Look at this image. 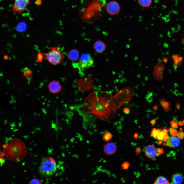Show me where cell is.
<instances>
[{
	"instance_id": "cell-25",
	"label": "cell",
	"mask_w": 184,
	"mask_h": 184,
	"mask_svg": "<svg viewBox=\"0 0 184 184\" xmlns=\"http://www.w3.org/2000/svg\"><path fill=\"white\" fill-rule=\"evenodd\" d=\"M177 136L179 139H182L184 138V132L182 131H179L178 132Z\"/></svg>"
},
{
	"instance_id": "cell-14",
	"label": "cell",
	"mask_w": 184,
	"mask_h": 184,
	"mask_svg": "<svg viewBox=\"0 0 184 184\" xmlns=\"http://www.w3.org/2000/svg\"><path fill=\"white\" fill-rule=\"evenodd\" d=\"M183 181V177L181 174L177 173L173 175L172 178V183L173 184H180Z\"/></svg>"
},
{
	"instance_id": "cell-10",
	"label": "cell",
	"mask_w": 184,
	"mask_h": 184,
	"mask_svg": "<svg viewBox=\"0 0 184 184\" xmlns=\"http://www.w3.org/2000/svg\"><path fill=\"white\" fill-rule=\"evenodd\" d=\"M48 88L49 91L53 94H57L61 90V85L59 82L53 80L49 84Z\"/></svg>"
},
{
	"instance_id": "cell-8",
	"label": "cell",
	"mask_w": 184,
	"mask_h": 184,
	"mask_svg": "<svg viewBox=\"0 0 184 184\" xmlns=\"http://www.w3.org/2000/svg\"><path fill=\"white\" fill-rule=\"evenodd\" d=\"M106 8L108 13L112 15L118 14L120 10L119 4L115 1H112L109 2L106 5Z\"/></svg>"
},
{
	"instance_id": "cell-21",
	"label": "cell",
	"mask_w": 184,
	"mask_h": 184,
	"mask_svg": "<svg viewBox=\"0 0 184 184\" xmlns=\"http://www.w3.org/2000/svg\"><path fill=\"white\" fill-rule=\"evenodd\" d=\"M169 131L170 135L173 136H176L178 133L177 130L175 128H170Z\"/></svg>"
},
{
	"instance_id": "cell-15",
	"label": "cell",
	"mask_w": 184,
	"mask_h": 184,
	"mask_svg": "<svg viewBox=\"0 0 184 184\" xmlns=\"http://www.w3.org/2000/svg\"><path fill=\"white\" fill-rule=\"evenodd\" d=\"M160 104L165 112H168V110L170 107V103L166 101L164 98H163L159 100Z\"/></svg>"
},
{
	"instance_id": "cell-27",
	"label": "cell",
	"mask_w": 184,
	"mask_h": 184,
	"mask_svg": "<svg viewBox=\"0 0 184 184\" xmlns=\"http://www.w3.org/2000/svg\"><path fill=\"white\" fill-rule=\"evenodd\" d=\"M40 181L38 179H34L31 180L29 184H40Z\"/></svg>"
},
{
	"instance_id": "cell-19",
	"label": "cell",
	"mask_w": 184,
	"mask_h": 184,
	"mask_svg": "<svg viewBox=\"0 0 184 184\" xmlns=\"http://www.w3.org/2000/svg\"><path fill=\"white\" fill-rule=\"evenodd\" d=\"M139 5L143 7H147L151 4L152 0H138Z\"/></svg>"
},
{
	"instance_id": "cell-41",
	"label": "cell",
	"mask_w": 184,
	"mask_h": 184,
	"mask_svg": "<svg viewBox=\"0 0 184 184\" xmlns=\"http://www.w3.org/2000/svg\"><path fill=\"white\" fill-rule=\"evenodd\" d=\"M158 108V106L157 105H155L153 107V108L155 110H157Z\"/></svg>"
},
{
	"instance_id": "cell-44",
	"label": "cell",
	"mask_w": 184,
	"mask_h": 184,
	"mask_svg": "<svg viewBox=\"0 0 184 184\" xmlns=\"http://www.w3.org/2000/svg\"><path fill=\"white\" fill-rule=\"evenodd\" d=\"M183 123L184 124V120H183Z\"/></svg>"
},
{
	"instance_id": "cell-5",
	"label": "cell",
	"mask_w": 184,
	"mask_h": 184,
	"mask_svg": "<svg viewBox=\"0 0 184 184\" xmlns=\"http://www.w3.org/2000/svg\"><path fill=\"white\" fill-rule=\"evenodd\" d=\"M50 48V50L47 53L42 54V59L47 60L54 65L63 64L64 53L57 47H51Z\"/></svg>"
},
{
	"instance_id": "cell-9",
	"label": "cell",
	"mask_w": 184,
	"mask_h": 184,
	"mask_svg": "<svg viewBox=\"0 0 184 184\" xmlns=\"http://www.w3.org/2000/svg\"><path fill=\"white\" fill-rule=\"evenodd\" d=\"M94 88V85L90 80H86L80 81L78 83V88L81 91H88Z\"/></svg>"
},
{
	"instance_id": "cell-3",
	"label": "cell",
	"mask_w": 184,
	"mask_h": 184,
	"mask_svg": "<svg viewBox=\"0 0 184 184\" xmlns=\"http://www.w3.org/2000/svg\"><path fill=\"white\" fill-rule=\"evenodd\" d=\"M5 157L8 160L19 162L23 160L27 152L24 143L17 138L9 139L2 146Z\"/></svg>"
},
{
	"instance_id": "cell-34",
	"label": "cell",
	"mask_w": 184,
	"mask_h": 184,
	"mask_svg": "<svg viewBox=\"0 0 184 184\" xmlns=\"http://www.w3.org/2000/svg\"><path fill=\"white\" fill-rule=\"evenodd\" d=\"M156 121L155 119H153L150 121V123L152 125H154L156 123Z\"/></svg>"
},
{
	"instance_id": "cell-33",
	"label": "cell",
	"mask_w": 184,
	"mask_h": 184,
	"mask_svg": "<svg viewBox=\"0 0 184 184\" xmlns=\"http://www.w3.org/2000/svg\"><path fill=\"white\" fill-rule=\"evenodd\" d=\"M178 124L180 126H184V124L183 122L181 120H180L178 121Z\"/></svg>"
},
{
	"instance_id": "cell-17",
	"label": "cell",
	"mask_w": 184,
	"mask_h": 184,
	"mask_svg": "<svg viewBox=\"0 0 184 184\" xmlns=\"http://www.w3.org/2000/svg\"><path fill=\"white\" fill-rule=\"evenodd\" d=\"M154 183L155 184H169V182L165 177L162 176H159L157 178Z\"/></svg>"
},
{
	"instance_id": "cell-23",
	"label": "cell",
	"mask_w": 184,
	"mask_h": 184,
	"mask_svg": "<svg viewBox=\"0 0 184 184\" xmlns=\"http://www.w3.org/2000/svg\"><path fill=\"white\" fill-rule=\"evenodd\" d=\"M170 123L172 128L175 129L177 128L178 123L175 121L174 119L170 122Z\"/></svg>"
},
{
	"instance_id": "cell-29",
	"label": "cell",
	"mask_w": 184,
	"mask_h": 184,
	"mask_svg": "<svg viewBox=\"0 0 184 184\" xmlns=\"http://www.w3.org/2000/svg\"><path fill=\"white\" fill-rule=\"evenodd\" d=\"M156 150L158 153L162 154L164 153L163 149L162 148H158Z\"/></svg>"
},
{
	"instance_id": "cell-13",
	"label": "cell",
	"mask_w": 184,
	"mask_h": 184,
	"mask_svg": "<svg viewBox=\"0 0 184 184\" xmlns=\"http://www.w3.org/2000/svg\"><path fill=\"white\" fill-rule=\"evenodd\" d=\"M180 143L178 138L172 136L168 138L166 141V145L170 147H176L179 145Z\"/></svg>"
},
{
	"instance_id": "cell-28",
	"label": "cell",
	"mask_w": 184,
	"mask_h": 184,
	"mask_svg": "<svg viewBox=\"0 0 184 184\" xmlns=\"http://www.w3.org/2000/svg\"><path fill=\"white\" fill-rule=\"evenodd\" d=\"M123 111V112L126 114H129L130 113V110L127 107L124 108Z\"/></svg>"
},
{
	"instance_id": "cell-6",
	"label": "cell",
	"mask_w": 184,
	"mask_h": 184,
	"mask_svg": "<svg viewBox=\"0 0 184 184\" xmlns=\"http://www.w3.org/2000/svg\"><path fill=\"white\" fill-rule=\"evenodd\" d=\"M94 63V60L90 54L84 53L81 56L78 61V65L81 68L86 69L92 67Z\"/></svg>"
},
{
	"instance_id": "cell-20",
	"label": "cell",
	"mask_w": 184,
	"mask_h": 184,
	"mask_svg": "<svg viewBox=\"0 0 184 184\" xmlns=\"http://www.w3.org/2000/svg\"><path fill=\"white\" fill-rule=\"evenodd\" d=\"M159 129H157L154 128L152 129L151 133V136L154 138L157 139V136L159 133L161 131Z\"/></svg>"
},
{
	"instance_id": "cell-31",
	"label": "cell",
	"mask_w": 184,
	"mask_h": 184,
	"mask_svg": "<svg viewBox=\"0 0 184 184\" xmlns=\"http://www.w3.org/2000/svg\"><path fill=\"white\" fill-rule=\"evenodd\" d=\"M162 131L164 133L165 135H166L168 134V132L169 131V129H164Z\"/></svg>"
},
{
	"instance_id": "cell-36",
	"label": "cell",
	"mask_w": 184,
	"mask_h": 184,
	"mask_svg": "<svg viewBox=\"0 0 184 184\" xmlns=\"http://www.w3.org/2000/svg\"><path fill=\"white\" fill-rule=\"evenodd\" d=\"M172 59L174 60L178 59V56L177 55L173 54L172 56Z\"/></svg>"
},
{
	"instance_id": "cell-24",
	"label": "cell",
	"mask_w": 184,
	"mask_h": 184,
	"mask_svg": "<svg viewBox=\"0 0 184 184\" xmlns=\"http://www.w3.org/2000/svg\"><path fill=\"white\" fill-rule=\"evenodd\" d=\"M165 135V134L164 133L161 131L159 132L158 134L156 139L159 140H162Z\"/></svg>"
},
{
	"instance_id": "cell-38",
	"label": "cell",
	"mask_w": 184,
	"mask_h": 184,
	"mask_svg": "<svg viewBox=\"0 0 184 184\" xmlns=\"http://www.w3.org/2000/svg\"><path fill=\"white\" fill-rule=\"evenodd\" d=\"M163 62H164L165 63H167L168 61V59L167 58H163Z\"/></svg>"
},
{
	"instance_id": "cell-7",
	"label": "cell",
	"mask_w": 184,
	"mask_h": 184,
	"mask_svg": "<svg viewBox=\"0 0 184 184\" xmlns=\"http://www.w3.org/2000/svg\"><path fill=\"white\" fill-rule=\"evenodd\" d=\"M29 1L30 0H15L13 12L18 14L22 12L29 4Z\"/></svg>"
},
{
	"instance_id": "cell-4",
	"label": "cell",
	"mask_w": 184,
	"mask_h": 184,
	"mask_svg": "<svg viewBox=\"0 0 184 184\" xmlns=\"http://www.w3.org/2000/svg\"><path fill=\"white\" fill-rule=\"evenodd\" d=\"M57 169L56 163L53 158L51 157H44L41 159L39 172L41 176L48 177L54 174Z\"/></svg>"
},
{
	"instance_id": "cell-42",
	"label": "cell",
	"mask_w": 184,
	"mask_h": 184,
	"mask_svg": "<svg viewBox=\"0 0 184 184\" xmlns=\"http://www.w3.org/2000/svg\"><path fill=\"white\" fill-rule=\"evenodd\" d=\"M138 136V135L137 133H136L135 134L134 136V137L135 138H137Z\"/></svg>"
},
{
	"instance_id": "cell-2",
	"label": "cell",
	"mask_w": 184,
	"mask_h": 184,
	"mask_svg": "<svg viewBox=\"0 0 184 184\" xmlns=\"http://www.w3.org/2000/svg\"><path fill=\"white\" fill-rule=\"evenodd\" d=\"M106 7L105 0H86L79 8L80 16L85 22H92L102 16Z\"/></svg>"
},
{
	"instance_id": "cell-30",
	"label": "cell",
	"mask_w": 184,
	"mask_h": 184,
	"mask_svg": "<svg viewBox=\"0 0 184 184\" xmlns=\"http://www.w3.org/2000/svg\"><path fill=\"white\" fill-rule=\"evenodd\" d=\"M169 137V136L168 134L165 135H164L162 140L165 142H166Z\"/></svg>"
},
{
	"instance_id": "cell-35",
	"label": "cell",
	"mask_w": 184,
	"mask_h": 184,
	"mask_svg": "<svg viewBox=\"0 0 184 184\" xmlns=\"http://www.w3.org/2000/svg\"><path fill=\"white\" fill-rule=\"evenodd\" d=\"M183 58L180 56V55H179L178 56V59L179 61L180 62H181L183 60Z\"/></svg>"
},
{
	"instance_id": "cell-43",
	"label": "cell",
	"mask_w": 184,
	"mask_h": 184,
	"mask_svg": "<svg viewBox=\"0 0 184 184\" xmlns=\"http://www.w3.org/2000/svg\"><path fill=\"white\" fill-rule=\"evenodd\" d=\"M181 41L182 43L184 44V37H183Z\"/></svg>"
},
{
	"instance_id": "cell-40",
	"label": "cell",
	"mask_w": 184,
	"mask_h": 184,
	"mask_svg": "<svg viewBox=\"0 0 184 184\" xmlns=\"http://www.w3.org/2000/svg\"><path fill=\"white\" fill-rule=\"evenodd\" d=\"M4 58L5 60H8L9 57L8 56L4 54Z\"/></svg>"
},
{
	"instance_id": "cell-16",
	"label": "cell",
	"mask_w": 184,
	"mask_h": 184,
	"mask_svg": "<svg viewBox=\"0 0 184 184\" xmlns=\"http://www.w3.org/2000/svg\"><path fill=\"white\" fill-rule=\"evenodd\" d=\"M32 74L31 70L29 68H25L23 69V75L28 81H30L31 80Z\"/></svg>"
},
{
	"instance_id": "cell-22",
	"label": "cell",
	"mask_w": 184,
	"mask_h": 184,
	"mask_svg": "<svg viewBox=\"0 0 184 184\" xmlns=\"http://www.w3.org/2000/svg\"><path fill=\"white\" fill-rule=\"evenodd\" d=\"M6 160L3 151L0 149V164L4 163Z\"/></svg>"
},
{
	"instance_id": "cell-12",
	"label": "cell",
	"mask_w": 184,
	"mask_h": 184,
	"mask_svg": "<svg viewBox=\"0 0 184 184\" xmlns=\"http://www.w3.org/2000/svg\"><path fill=\"white\" fill-rule=\"evenodd\" d=\"M145 153V155L150 158H154L158 155L155 147L151 145H148L146 147Z\"/></svg>"
},
{
	"instance_id": "cell-18",
	"label": "cell",
	"mask_w": 184,
	"mask_h": 184,
	"mask_svg": "<svg viewBox=\"0 0 184 184\" xmlns=\"http://www.w3.org/2000/svg\"><path fill=\"white\" fill-rule=\"evenodd\" d=\"M112 134L108 131L104 130L103 135V139L104 141L106 142H108L112 138Z\"/></svg>"
},
{
	"instance_id": "cell-11",
	"label": "cell",
	"mask_w": 184,
	"mask_h": 184,
	"mask_svg": "<svg viewBox=\"0 0 184 184\" xmlns=\"http://www.w3.org/2000/svg\"><path fill=\"white\" fill-rule=\"evenodd\" d=\"M104 153L107 155H110L114 154L117 150V146L115 144L112 142L106 143L103 146Z\"/></svg>"
},
{
	"instance_id": "cell-26",
	"label": "cell",
	"mask_w": 184,
	"mask_h": 184,
	"mask_svg": "<svg viewBox=\"0 0 184 184\" xmlns=\"http://www.w3.org/2000/svg\"><path fill=\"white\" fill-rule=\"evenodd\" d=\"M129 166V163L127 162H125L122 164L121 166L123 169L126 170L128 169Z\"/></svg>"
},
{
	"instance_id": "cell-1",
	"label": "cell",
	"mask_w": 184,
	"mask_h": 184,
	"mask_svg": "<svg viewBox=\"0 0 184 184\" xmlns=\"http://www.w3.org/2000/svg\"><path fill=\"white\" fill-rule=\"evenodd\" d=\"M83 109L84 112L92 113L105 121L114 117L116 110L111 94L102 91H96L89 95L83 103Z\"/></svg>"
},
{
	"instance_id": "cell-39",
	"label": "cell",
	"mask_w": 184,
	"mask_h": 184,
	"mask_svg": "<svg viewBox=\"0 0 184 184\" xmlns=\"http://www.w3.org/2000/svg\"><path fill=\"white\" fill-rule=\"evenodd\" d=\"M35 3L37 5H40L41 3V0H36L35 2Z\"/></svg>"
},
{
	"instance_id": "cell-32",
	"label": "cell",
	"mask_w": 184,
	"mask_h": 184,
	"mask_svg": "<svg viewBox=\"0 0 184 184\" xmlns=\"http://www.w3.org/2000/svg\"><path fill=\"white\" fill-rule=\"evenodd\" d=\"M141 150L140 148L139 147H137L136 148V152L137 155H138L141 152Z\"/></svg>"
},
{
	"instance_id": "cell-37",
	"label": "cell",
	"mask_w": 184,
	"mask_h": 184,
	"mask_svg": "<svg viewBox=\"0 0 184 184\" xmlns=\"http://www.w3.org/2000/svg\"><path fill=\"white\" fill-rule=\"evenodd\" d=\"M176 107L178 110H179L180 108V104L179 103H177L176 104Z\"/></svg>"
}]
</instances>
